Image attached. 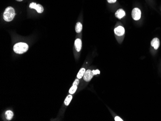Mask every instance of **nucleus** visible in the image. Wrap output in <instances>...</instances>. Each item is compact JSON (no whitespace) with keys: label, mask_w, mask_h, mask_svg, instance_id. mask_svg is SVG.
Instances as JSON below:
<instances>
[{"label":"nucleus","mask_w":161,"mask_h":121,"mask_svg":"<svg viewBox=\"0 0 161 121\" xmlns=\"http://www.w3.org/2000/svg\"><path fill=\"white\" fill-rule=\"evenodd\" d=\"M15 14L14 9L13 7H8L3 13V18L5 21H11L14 19Z\"/></svg>","instance_id":"1"},{"label":"nucleus","mask_w":161,"mask_h":121,"mask_svg":"<svg viewBox=\"0 0 161 121\" xmlns=\"http://www.w3.org/2000/svg\"><path fill=\"white\" fill-rule=\"evenodd\" d=\"M28 49V45L24 43H18L14 44L13 49L18 54H22L26 52Z\"/></svg>","instance_id":"2"},{"label":"nucleus","mask_w":161,"mask_h":121,"mask_svg":"<svg viewBox=\"0 0 161 121\" xmlns=\"http://www.w3.org/2000/svg\"><path fill=\"white\" fill-rule=\"evenodd\" d=\"M29 7L31 9H35L38 13H42L43 11V7L40 4H36L35 2H31L30 3Z\"/></svg>","instance_id":"3"},{"label":"nucleus","mask_w":161,"mask_h":121,"mask_svg":"<svg viewBox=\"0 0 161 121\" xmlns=\"http://www.w3.org/2000/svg\"><path fill=\"white\" fill-rule=\"evenodd\" d=\"M141 11L138 8H134L132 12V16L135 20H139L141 17Z\"/></svg>","instance_id":"4"},{"label":"nucleus","mask_w":161,"mask_h":121,"mask_svg":"<svg viewBox=\"0 0 161 121\" xmlns=\"http://www.w3.org/2000/svg\"><path fill=\"white\" fill-rule=\"evenodd\" d=\"M94 75L93 73V71L91 70H87L84 73V81L86 82H89L93 77Z\"/></svg>","instance_id":"5"},{"label":"nucleus","mask_w":161,"mask_h":121,"mask_svg":"<svg viewBox=\"0 0 161 121\" xmlns=\"http://www.w3.org/2000/svg\"><path fill=\"white\" fill-rule=\"evenodd\" d=\"M125 30L124 28L121 26L117 27V28L114 29L115 34L119 36L123 35L125 33Z\"/></svg>","instance_id":"6"},{"label":"nucleus","mask_w":161,"mask_h":121,"mask_svg":"<svg viewBox=\"0 0 161 121\" xmlns=\"http://www.w3.org/2000/svg\"><path fill=\"white\" fill-rule=\"evenodd\" d=\"M79 79H76L75 80V81L74 82L73 85L71 86V87L70 88V90H69V93L70 94H73L74 93L76 92V90L77 89V86L79 84Z\"/></svg>","instance_id":"7"},{"label":"nucleus","mask_w":161,"mask_h":121,"mask_svg":"<svg viewBox=\"0 0 161 121\" xmlns=\"http://www.w3.org/2000/svg\"><path fill=\"white\" fill-rule=\"evenodd\" d=\"M151 45L153 47H154L155 50L158 49L160 46V41L159 39L157 38H155L153 39L151 42Z\"/></svg>","instance_id":"8"},{"label":"nucleus","mask_w":161,"mask_h":121,"mask_svg":"<svg viewBox=\"0 0 161 121\" xmlns=\"http://www.w3.org/2000/svg\"><path fill=\"white\" fill-rule=\"evenodd\" d=\"M74 45L75 49L77 51V52H80L81 48H82V41L80 39H77L75 41V43H74Z\"/></svg>","instance_id":"9"},{"label":"nucleus","mask_w":161,"mask_h":121,"mask_svg":"<svg viewBox=\"0 0 161 121\" xmlns=\"http://www.w3.org/2000/svg\"><path fill=\"white\" fill-rule=\"evenodd\" d=\"M126 14L125 12L122 9H119L115 13V16L119 19L123 18Z\"/></svg>","instance_id":"10"},{"label":"nucleus","mask_w":161,"mask_h":121,"mask_svg":"<svg viewBox=\"0 0 161 121\" xmlns=\"http://www.w3.org/2000/svg\"><path fill=\"white\" fill-rule=\"evenodd\" d=\"M5 117L7 119V120H11L13 116H14V114H13V113L10 111V110H8V111H7L5 113Z\"/></svg>","instance_id":"11"},{"label":"nucleus","mask_w":161,"mask_h":121,"mask_svg":"<svg viewBox=\"0 0 161 121\" xmlns=\"http://www.w3.org/2000/svg\"><path fill=\"white\" fill-rule=\"evenodd\" d=\"M85 72V70L84 68L81 69L77 74V77L78 79H80L82 78L84 76Z\"/></svg>","instance_id":"12"},{"label":"nucleus","mask_w":161,"mask_h":121,"mask_svg":"<svg viewBox=\"0 0 161 121\" xmlns=\"http://www.w3.org/2000/svg\"><path fill=\"white\" fill-rule=\"evenodd\" d=\"M83 29V26L80 22H78L76 25L75 30L77 33H80Z\"/></svg>","instance_id":"13"},{"label":"nucleus","mask_w":161,"mask_h":121,"mask_svg":"<svg viewBox=\"0 0 161 121\" xmlns=\"http://www.w3.org/2000/svg\"><path fill=\"white\" fill-rule=\"evenodd\" d=\"M72 99V97L71 95H70L68 96L66 98V100H65V101H64L65 105H66V106H68L70 104V101Z\"/></svg>","instance_id":"14"},{"label":"nucleus","mask_w":161,"mask_h":121,"mask_svg":"<svg viewBox=\"0 0 161 121\" xmlns=\"http://www.w3.org/2000/svg\"><path fill=\"white\" fill-rule=\"evenodd\" d=\"M93 73L94 74V75H97L100 73V71L98 70H93L92 71Z\"/></svg>","instance_id":"15"},{"label":"nucleus","mask_w":161,"mask_h":121,"mask_svg":"<svg viewBox=\"0 0 161 121\" xmlns=\"http://www.w3.org/2000/svg\"><path fill=\"white\" fill-rule=\"evenodd\" d=\"M114 120L115 121H123V120L120 118L119 116H116L114 118Z\"/></svg>","instance_id":"16"},{"label":"nucleus","mask_w":161,"mask_h":121,"mask_svg":"<svg viewBox=\"0 0 161 121\" xmlns=\"http://www.w3.org/2000/svg\"><path fill=\"white\" fill-rule=\"evenodd\" d=\"M117 0H107L108 2L109 3H115L116 1Z\"/></svg>","instance_id":"17"},{"label":"nucleus","mask_w":161,"mask_h":121,"mask_svg":"<svg viewBox=\"0 0 161 121\" xmlns=\"http://www.w3.org/2000/svg\"><path fill=\"white\" fill-rule=\"evenodd\" d=\"M17 0V1H22L23 0Z\"/></svg>","instance_id":"18"}]
</instances>
